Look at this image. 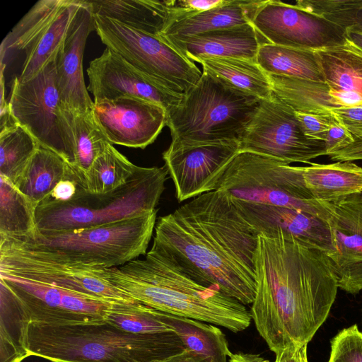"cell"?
I'll list each match as a JSON object with an SVG mask.
<instances>
[{"label": "cell", "instance_id": "obj_1", "mask_svg": "<svg viewBox=\"0 0 362 362\" xmlns=\"http://www.w3.org/2000/svg\"><path fill=\"white\" fill-rule=\"evenodd\" d=\"M254 264L250 312L259 335L275 354L308 344L326 320L339 288L329 257L276 230L258 235Z\"/></svg>", "mask_w": 362, "mask_h": 362}, {"label": "cell", "instance_id": "obj_2", "mask_svg": "<svg viewBox=\"0 0 362 362\" xmlns=\"http://www.w3.org/2000/svg\"><path fill=\"white\" fill-rule=\"evenodd\" d=\"M258 235L224 191L204 193L159 218L152 247L192 279L243 305L256 293Z\"/></svg>", "mask_w": 362, "mask_h": 362}, {"label": "cell", "instance_id": "obj_3", "mask_svg": "<svg viewBox=\"0 0 362 362\" xmlns=\"http://www.w3.org/2000/svg\"><path fill=\"white\" fill-rule=\"evenodd\" d=\"M6 339L11 362H22L29 356L51 362H158L185 349L174 331L136 334L106 322H11Z\"/></svg>", "mask_w": 362, "mask_h": 362}, {"label": "cell", "instance_id": "obj_4", "mask_svg": "<svg viewBox=\"0 0 362 362\" xmlns=\"http://www.w3.org/2000/svg\"><path fill=\"white\" fill-rule=\"evenodd\" d=\"M103 276L134 301L163 313L221 326L235 333L251 323L250 312L245 305L216 287L198 283L153 247L144 259L104 269Z\"/></svg>", "mask_w": 362, "mask_h": 362}, {"label": "cell", "instance_id": "obj_5", "mask_svg": "<svg viewBox=\"0 0 362 362\" xmlns=\"http://www.w3.org/2000/svg\"><path fill=\"white\" fill-rule=\"evenodd\" d=\"M157 209L105 225L70 230L40 231L23 238H0L11 249L54 262L112 268L146 255L156 224Z\"/></svg>", "mask_w": 362, "mask_h": 362}, {"label": "cell", "instance_id": "obj_6", "mask_svg": "<svg viewBox=\"0 0 362 362\" xmlns=\"http://www.w3.org/2000/svg\"><path fill=\"white\" fill-rule=\"evenodd\" d=\"M261 99L202 71L200 79L166 112L169 147L226 141L243 138Z\"/></svg>", "mask_w": 362, "mask_h": 362}, {"label": "cell", "instance_id": "obj_7", "mask_svg": "<svg viewBox=\"0 0 362 362\" xmlns=\"http://www.w3.org/2000/svg\"><path fill=\"white\" fill-rule=\"evenodd\" d=\"M166 167L137 166L132 177L107 193H92L78 185L76 194L60 202L48 197L35 211L40 231L70 230L115 223L156 210L165 189Z\"/></svg>", "mask_w": 362, "mask_h": 362}, {"label": "cell", "instance_id": "obj_8", "mask_svg": "<svg viewBox=\"0 0 362 362\" xmlns=\"http://www.w3.org/2000/svg\"><path fill=\"white\" fill-rule=\"evenodd\" d=\"M216 190L244 202L304 211L327 223L332 215V203L313 199L300 166L253 152L235 156Z\"/></svg>", "mask_w": 362, "mask_h": 362}, {"label": "cell", "instance_id": "obj_9", "mask_svg": "<svg viewBox=\"0 0 362 362\" xmlns=\"http://www.w3.org/2000/svg\"><path fill=\"white\" fill-rule=\"evenodd\" d=\"M1 318L15 323L47 325L105 322L115 301L0 274Z\"/></svg>", "mask_w": 362, "mask_h": 362}, {"label": "cell", "instance_id": "obj_10", "mask_svg": "<svg viewBox=\"0 0 362 362\" xmlns=\"http://www.w3.org/2000/svg\"><path fill=\"white\" fill-rule=\"evenodd\" d=\"M93 18L95 30L106 47L158 88L182 95L200 79L202 72L195 64L160 36L106 17Z\"/></svg>", "mask_w": 362, "mask_h": 362}, {"label": "cell", "instance_id": "obj_11", "mask_svg": "<svg viewBox=\"0 0 362 362\" xmlns=\"http://www.w3.org/2000/svg\"><path fill=\"white\" fill-rule=\"evenodd\" d=\"M8 104L16 122L41 146L57 153L71 168L75 166V140L57 86L54 60L28 81L14 78Z\"/></svg>", "mask_w": 362, "mask_h": 362}, {"label": "cell", "instance_id": "obj_12", "mask_svg": "<svg viewBox=\"0 0 362 362\" xmlns=\"http://www.w3.org/2000/svg\"><path fill=\"white\" fill-rule=\"evenodd\" d=\"M82 0L37 1L8 33L1 45V58L8 49L25 54L18 78L25 82L55 59Z\"/></svg>", "mask_w": 362, "mask_h": 362}, {"label": "cell", "instance_id": "obj_13", "mask_svg": "<svg viewBox=\"0 0 362 362\" xmlns=\"http://www.w3.org/2000/svg\"><path fill=\"white\" fill-rule=\"evenodd\" d=\"M240 147V151L270 156L288 164L310 165V160L326 155L325 141L308 137L296 111L274 95L261 100Z\"/></svg>", "mask_w": 362, "mask_h": 362}, {"label": "cell", "instance_id": "obj_14", "mask_svg": "<svg viewBox=\"0 0 362 362\" xmlns=\"http://www.w3.org/2000/svg\"><path fill=\"white\" fill-rule=\"evenodd\" d=\"M251 23L266 42L279 46L316 51L347 41L343 28L280 1H262Z\"/></svg>", "mask_w": 362, "mask_h": 362}, {"label": "cell", "instance_id": "obj_15", "mask_svg": "<svg viewBox=\"0 0 362 362\" xmlns=\"http://www.w3.org/2000/svg\"><path fill=\"white\" fill-rule=\"evenodd\" d=\"M106 268L66 264L0 248V274L11 275L112 301L135 302L103 276Z\"/></svg>", "mask_w": 362, "mask_h": 362}, {"label": "cell", "instance_id": "obj_16", "mask_svg": "<svg viewBox=\"0 0 362 362\" xmlns=\"http://www.w3.org/2000/svg\"><path fill=\"white\" fill-rule=\"evenodd\" d=\"M240 151L238 141L168 147L163 158L178 202L216 190L228 165Z\"/></svg>", "mask_w": 362, "mask_h": 362}, {"label": "cell", "instance_id": "obj_17", "mask_svg": "<svg viewBox=\"0 0 362 362\" xmlns=\"http://www.w3.org/2000/svg\"><path fill=\"white\" fill-rule=\"evenodd\" d=\"M93 113L112 145L144 149L155 141L166 126V110L139 98L94 103Z\"/></svg>", "mask_w": 362, "mask_h": 362}, {"label": "cell", "instance_id": "obj_18", "mask_svg": "<svg viewBox=\"0 0 362 362\" xmlns=\"http://www.w3.org/2000/svg\"><path fill=\"white\" fill-rule=\"evenodd\" d=\"M88 90L94 103L123 97H134L156 103L166 112L175 106L182 95L164 90L153 84L121 56L108 48L90 62L86 70Z\"/></svg>", "mask_w": 362, "mask_h": 362}, {"label": "cell", "instance_id": "obj_19", "mask_svg": "<svg viewBox=\"0 0 362 362\" xmlns=\"http://www.w3.org/2000/svg\"><path fill=\"white\" fill-rule=\"evenodd\" d=\"M332 206L327 224L334 250L328 256L335 267L339 288L356 294L362 290V192Z\"/></svg>", "mask_w": 362, "mask_h": 362}, {"label": "cell", "instance_id": "obj_20", "mask_svg": "<svg viewBox=\"0 0 362 362\" xmlns=\"http://www.w3.org/2000/svg\"><path fill=\"white\" fill-rule=\"evenodd\" d=\"M95 30L93 15L86 0H82L66 37L58 51L54 62L56 81L64 109L74 115L93 109L86 87L83 58L87 38Z\"/></svg>", "mask_w": 362, "mask_h": 362}, {"label": "cell", "instance_id": "obj_21", "mask_svg": "<svg viewBox=\"0 0 362 362\" xmlns=\"http://www.w3.org/2000/svg\"><path fill=\"white\" fill-rule=\"evenodd\" d=\"M230 198L238 212L258 235L281 230L327 255L333 252L332 235L326 221L290 208Z\"/></svg>", "mask_w": 362, "mask_h": 362}, {"label": "cell", "instance_id": "obj_22", "mask_svg": "<svg viewBox=\"0 0 362 362\" xmlns=\"http://www.w3.org/2000/svg\"><path fill=\"white\" fill-rule=\"evenodd\" d=\"M160 37L192 62L202 55L256 61L259 46L266 42L251 23L186 37Z\"/></svg>", "mask_w": 362, "mask_h": 362}, {"label": "cell", "instance_id": "obj_23", "mask_svg": "<svg viewBox=\"0 0 362 362\" xmlns=\"http://www.w3.org/2000/svg\"><path fill=\"white\" fill-rule=\"evenodd\" d=\"M262 2L226 0L216 8L167 23L159 36L181 37L250 23Z\"/></svg>", "mask_w": 362, "mask_h": 362}, {"label": "cell", "instance_id": "obj_24", "mask_svg": "<svg viewBox=\"0 0 362 362\" xmlns=\"http://www.w3.org/2000/svg\"><path fill=\"white\" fill-rule=\"evenodd\" d=\"M304 185L313 199L334 203L362 192V168L351 161L331 164L311 163L300 167Z\"/></svg>", "mask_w": 362, "mask_h": 362}, {"label": "cell", "instance_id": "obj_25", "mask_svg": "<svg viewBox=\"0 0 362 362\" xmlns=\"http://www.w3.org/2000/svg\"><path fill=\"white\" fill-rule=\"evenodd\" d=\"M93 15L115 20L129 27L159 36L164 28L171 1H87Z\"/></svg>", "mask_w": 362, "mask_h": 362}, {"label": "cell", "instance_id": "obj_26", "mask_svg": "<svg viewBox=\"0 0 362 362\" xmlns=\"http://www.w3.org/2000/svg\"><path fill=\"white\" fill-rule=\"evenodd\" d=\"M268 76L273 95L297 112L330 115L333 109L341 107L330 95V88L325 82Z\"/></svg>", "mask_w": 362, "mask_h": 362}, {"label": "cell", "instance_id": "obj_27", "mask_svg": "<svg viewBox=\"0 0 362 362\" xmlns=\"http://www.w3.org/2000/svg\"><path fill=\"white\" fill-rule=\"evenodd\" d=\"M193 62L199 63L203 71L215 75L261 100L273 96L268 74L255 60L202 55Z\"/></svg>", "mask_w": 362, "mask_h": 362}, {"label": "cell", "instance_id": "obj_28", "mask_svg": "<svg viewBox=\"0 0 362 362\" xmlns=\"http://www.w3.org/2000/svg\"><path fill=\"white\" fill-rule=\"evenodd\" d=\"M161 320L181 339L185 349L211 362H227L232 354L225 334L214 325L159 311Z\"/></svg>", "mask_w": 362, "mask_h": 362}, {"label": "cell", "instance_id": "obj_29", "mask_svg": "<svg viewBox=\"0 0 362 362\" xmlns=\"http://www.w3.org/2000/svg\"><path fill=\"white\" fill-rule=\"evenodd\" d=\"M325 83L334 91L362 95V50L351 41L315 51Z\"/></svg>", "mask_w": 362, "mask_h": 362}, {"label": "cell", "instance_id": "obj_30", "mask_svg": "<svg viewBox=\"0 0 362 362\" xmlns=\"http://www.w3.org/2000/svg\"><path fill=\"white\" fill-rule=\"evenodd\" d=\"M256 62L268 75L325 82L315 51L262 43Z\"/></svg>", "mask_w": 362, "mask_h": 362}, {"label": "cell", "instance_id": "obj_31", "mask_svg": "<svg viewBox=\"0 0 362 362\" xmlns=\"http://www.w3.org/2000/svg\"><path fill=\"white\" fill-rule=\"evenodd\" d=\"M67 168L68 163L60 156L40 145L14 185L37 207L64 178Z\"/></svg>", "mask_w": 362, "mask_h": 362}, {"label": "cell", "instance_id": "obj_32", "mask_svg": "<svg viewBox=\"0 0 362 362\" xmlns=\"http://www.w3.org/2000/svg\"><path fill=\"white\" fill-rule=\"evenodd\" d=\"M67 112L76 144V163L74 168L70 166L71 178L81 185L94 160L111 144L97 122L93 109L81 115Z\"/></svg>", "mask_w": 362, "mask_h": 362}, {"label": "cell", "instance_id": "obj_33", "mask_svg": "<svg viewBox=\"0 0 362 362\" xmlns=\"http://www.w3.org/2000/svg\"><path fill=\"white\" fill-rule=\"evenodd\" d=\"M36 209L11 181L0 176V238L36 233Z\"/></svg>", "mask_w": 362, "mask_h": 362}, {"label": "cell", "instance_id": "obj_34", "mask_svg": "<svg viewBox=\"0 0 362 362\" xmlns=\"http://www.w3.org/2000/svg\"><path fill=\"white\" fill-rule=\"evenodd\" d=\"M136 168L110 144L94 160L78 186L92 193H107L127 182Z\"/></svg>", "mask_w": 362, "mask_h": 362}, {"label": "cell", "instance_id": "obj_35", "mask_svg": "<svg viewBox=\"0 0 362 362\" xmlns=\"http://www.w3.org/2000/svg\"><path fill=\"white\" fill-rule=\"evenodd\" d=\"M39 147L34 136L17 122L0 131V176L14 185Z\"/></svg>", "mask_w": 362, "mask_h": 362}, {"label": "cell", "instance_id": "obj_36", "mask_svg": "<svg viewBox=\"0 0 362 362\" xmlns=\"http://www.w3.org/2000/svg\"><path fill=\"white\" fill-rule=\"evenodd\" d=\"M105 322L119 329L136 334L173 331L161 320L159 310L136 302H114Z\"/></svg>", "mask_w": 362, "mask_h": 362}, {"label": "cell", "instance_id": "obj_37", "mask_svg": "<svg viewBox=\"0 0 362 362\" xmlns=\"http://www.w3.org/2000/svg\"><path fill=\"white\" fill-rule=\"evenodd\" d=\"M294 5L346 30L356 25L362 0H298Z\"/></svg>", "mask_w": 362, "mask_h": 362}, {"label": "cell", "instance_id": "obj_38", "mask_svg": "<svg viewBox=\"0 0 362 362\" xmlns=\"http://www.w3.org/2000/svg\"><path fill=\"white\" fill-rule=\"evenodd\" d=\"M330 343L327 362H362V332L356 325L341 330Z\"/></svg>", "mask_w": 362, "mask_h": 362}, {"label": "cell", "instance_id": "obj_39", "mask_svg": "<svg viewBox=\"0 0 362 362\" xmlns=\"http://www.w3.org/2000/svg\"><path fill=\"white\" fill-rule=\"evenodd\" d=\"M304 134L309 138L325 141L331 127L338 123L333 115H309L296 112Z\"/></svg>", "mask_w": 362, "mask_h": 362}, {"label": "cell", "instance_id": "obj_40", "mask_svg": "<svg viewBox=\"0 0 362 362\" xmlns=\"http://www.w3.org/2000/svg\"><path fill=\"white\" fill-rule=\"evenodd\" d=\"M332 114L354 138L362 137V105L335 108Z\"/></svg>", "mask_w": 362, "mask_h": 362}, {"label": "cell", "instance_id": "obj_41", "mask_svg": "<svg viewBox=\"0 0 362 362\" xmlns=\"http://www.w3.org/2000/svg\"><path fill=\"white\" fill-rule=\"evenodd\" d=\"M352 134L339 122L333 124L327 132L325 143L326 155L346 147L354 142Z\"/></svg>", "mask_w": 362, "mask_h": 362}, {"label": "cell", "instance_id": "obj_42", "mask_svg": "<svg viewBox=\"0 0 362 362\" xmlns=\"http://www.w3.org/2000/svg\"><path fill=\"white\" fill-rule=\"evenodd\" d=\"M308 344H291L276 354L274 362H308L307 356Z\"/></svg>", "mask_w": 362, "mask_h": 362}, {"label": "cell", "instance_id": "obj_43", "mask_svg": "<svg viewBox=\"0 0 362 362\" xmlns=\"http://www.w3.org/2000/svg\"><path fill=\"white\" fill-rule=\"evenodd\" d=\"M354 142L330 155L331 160L337 162L362 160V137L354 138Z\"/></svg>", "mask_w": 362, "mask_h": 362}, {"label": "cell", "instance_id": "obj_44", "mask_svg": "<svg viewBox=\"0 0 362 362\" xmlns=\"http://www.w3.org/2000/svg\"><path fill=\"white\" fill-rule=\"evenodd\" d=\"M77 188L78 184L75 180L64 178L54 187L49 197L57 201L66 202L76 194Z\"/></svg>", "mask_w": 362, "mask_h": 362}, {"label": "cell", "instance_id": "obj_45", "mask_svg": "<svg viewBox=\"0 0 362 362\" xmlns=\"http://www.w3.org/2000/svg\"><path fill=\"white\" fill-rule=\"evenodd\" d=\"M158 362H211L202 355L192 351L184 349L182 351L166 358Z\"/></svg>", "mask_w": 362, "mask_h": 362}, {"label": "cell", "instance_id": "obj_46", "mask_svg": "<svg viewBox=\"0 0 362 362\" xmlns=\"http://www.w3.org/2000/svg\"><path fill=\"white\" fill-rule=\"evenodd\" d=\"M229 358V362H270L259 355L251 354H231Z\"/></svg>", "mask_w": 362, "mask_h": 362}, {"label": "cell", "instance_id": "obj_47", "mask_svg": "<svg viewBox=\"0 0 362 362\" xmlns=\"http://www.w3.org/2000/svg\"><path fill=\"white\" fill-rule=\"evenodd\" d=\"M347 40L362 50V28L354 25L346 30Z\"/></svg>", "mask_w": 362, "mask_h": 362}, {"label": "cell", "instance_id": "obj_48", "mask_svg": "<svg viewBox=\"0 0 362 362\" xmlns=\"http://www.w3.org/2000/svg\"><path fill=\"white\" fill-rule=\"evenodd\" d=\"M356 25L360 28H362V7L360 8V10L358 12L357 21H356Z\"/></svg>", "mask_w": 362, "mask_h": 362}, {"label": "cell", "instance_id": "obj_49", "mask_svg": "<svg viewBox=\"0 0 362 362\" xmlns=\"http://www.w3.org/2000/svg\"></svg>", "mask_w": 362, "mask_h": 362}]
</instances>
